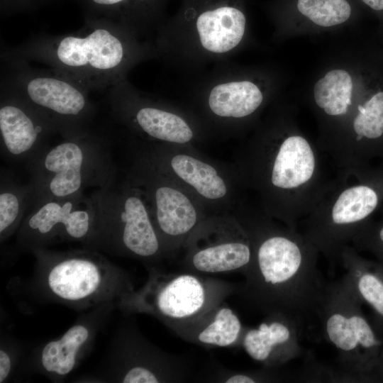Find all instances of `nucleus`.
<instances>
[{"mask_svg": "<svg viewBox=\"0 0 383 383\" xmlns=\"http://www.w3.org/2000/svg\"><path fill=\"white\" fill-rule=\"evenodd\" d=\"M252 246V258L235 292L266 314L284 313L302 321L316 314L327 282L318 266L320 252L296 228L252 216L243 225Z\"/></svg>", "mask_w": 383, "mask_h": 383, "instance_id": "f257e3e1", "label": "nucleus"}, {"mask_svg": "<svg viewBox=\"0 0 383 383\" xmlns=\"http://www.w3.org/2000/svg\"><path fill=\"white\" fill-rule=\"evenodd\" d=\"M321 153L318 146L282 118L256 136L247 152L245 174L260 194L267 214L298 229L331 180Z\"/></svg>", "mask_w": 383, "mask_h": 383, "instance_id": "f03ea898", "label": "nucleus"}, {"mask_svg": "<svg viewBox=\"0 0 383 383\" xmlns=\"http://www.w3.org/2000/svg\"><path fill=\"white\" fill-rule=\"evenodd\" d=\"M135 35L133 30L94 25L38 38L21 48L16 60L43 63L87 91L104 89L124 81L128 71L150 53Z\"/></svg>", "mask_w": 383, "mask_h": 383, "instance_id": "7ed1b4c3", "label": "nucleus"}, {"mask_svg": "<svg viewBox=\"0 0 383 383\" xmlns=\"http://www.w3.org/2000/svg\"><path fill=\"white\" fill-rule=\"evenodd\" d=\"M337 171L314 209L299 223L331 270L340 264L343 248L383 204V165Z\"/></svg>", "mask_w": 383, "mask_h": 383, "instance_id": "20e7f679", "label": "nucleus"}, {"mask_svg": "<svg viewBox=\"0 0 383 383\" xmlns=\"http://www.w3.org/2000/svg\"><path fill=\"white\" fill-rule=\"evenodd\" d=\"M35 257L33 285L45 299L74 309L116 304L134 289L127 272L99 251L87 248L32 251Z\"/></svg>", "mask_w": 383, "mask_h": 383, "instance_id": "39448f33", "label": "nucleus"}, {"mask_svg": "<svg viewBox=\"0 0 383 383\" xmlns=\"http://www.w3.org/2000/svg\"><path fill=\"white\" fill-rule=\"evenodd\" d=\"M27 164L28 212L50 199L82 194L86 188H102L116 180L108 145L90 133L64 138Z\"/></svg>", "mask_w": 383, "mask_h": 383, "instance_id": "423d86ee", "label": "nucleus"}, {"mask_svg": "<svg viewBox=\"0 0 383 383\" xmlns=\"http://www.w3.org/2000/svg\"><path fill=\"white\" fill-rule=\"evenodd\" d=\"M362 305L345 274L327 282L316 315L324 338L337 351L341 379L377 382L383 338L363 313Z\"/></svg>", "mask_w": 383, "mask_h": 383, "instance_id": "0eeeda50", "label": "nucleus"}, {"mask_svg": "<svg viewBox=\"0 0 383 383\" xmlns=\"http://www.w3.org/2000/svg\"><path fill=\"white\" fill-rule=\"evenodd\" d=\"M131 186L118 184L115 180L89 196L94 220L85 245L138 259L150 268L162 255V248L146 200L138 188Z\"/></svg>", "mask_w": 383, "mask_h": 383, "instance_id": "6e6552de", "label": "nucleus"}, {"mask_svg": "<svg viewBox=\"0 0 383 383\" xmlns=\"http://www.w3.org/2000/svg\"><path fill=\"white\" fill-rule=\"evenodd\" d=\"M148 270L146 282L117 304L128 313L151 315L175 334L202 318L235 293L237 284L193 272Z\"/></svg>", "mask_w": 383, "mask_h": 383, "instance_id": "1a4fd4ad", "label": "nucleus"}, {"mask_svg": "<svg viewBox=\"0 0 383 383\" xmlns=\"http://www.w3.org/2000/svg\"><path fill=\"white\" fill-rule=\"evenodd\" d=\"M9 83L10 92L38 109L63 138L85 135L94 114L87 90L52 70L37 72L18 67Z\"/></svg>", "mask_w": 383, "mask_h": 383, "instance_id": "9d476101", "label": "nucleus"}, {"mask_svg": "<svg viewBox=\"0 0 383 383\" xmlns=\"http://www.w3.org/2000/svg\"><path fill=\"white\" fill-rule=\"evenodd\" d=\"M94 220L90 198L84 194L50 199L27 213L16 232V244L19 249L31 252L56 242L85 245Z\"/></svg>", "mask_w": 383, "mask_h": 383, "instance_id": "9b49d317", "label": "nucleus"}, {"mask_svg": "<svg viewBox=\"0 0 383 383\" xmlns=\"http://www.w3.org/2000/svg\"><path fill=\"white\" fill-rule=\"evenodd\" d=\"M322 152L337 170L383 165V90L355 104Z\"/></svg>", "mask_w": 383, "mask_h": 383, "instance_id": "f8f14e48", "label": "nucleus"}, {"mask_svg": "<svg viewBox=\"0 0 383 383\" xmlns=\"http://www.w3.org/2000/svg\"><path fill=\"white\" fill-rule=\"evenodd\" d=\"M55 133L58 131L52 122L24 100L10 92L1 98V152L7 160L28 163Z\"/></svg>", "mask_w": 383, "mask_h": 383, "instance_id": "ddd939ff", "label": "nucleus"}, {"mask_svg": "<svg viewBox=\"0 0 383 383\" xmlns=\"http://www.w3.org/2000/svg\"><path fill=\"white\" fill-rule=\"evenodd\" d=\"M112 88L111 108L121 122L156 140L185 144L192 140L193 130L181 116L140 98L124 81Z\"/></svg>", "mask_w": 383, "mask_h": 383, "instance_id": "4468645a", "label": "nucleus"}, {"mask_svg": "<svg viewBox=\"0 0 383 383\" xmlns=\"http://www.w3.org/2000/svg\"><path fill=\"white\" fill-rule=\"evenodd\" d=\"M303 322L284 313L266 314L257 327L245 328L241 345L253 360L265 368L274 369L303 353Z\"/></svg>", "mask_w": 383, "mask_h": 383, "instance_id": "2eb2a0df", "label": "nucleus"}, {"mask_svg": "<svg viewBox=\"0 0 383 383\" xmlns=\"http://www.w3.org/2000/svg\"><path fill=\"white\" fill-rule=\"evenodd\" d=\"M208 238L201 233L191 243L184 261L187 272L196 274L243 273L252 258V246L248 233L240 226L232 234L219 233Z\"/></svg>", "mask_w": 383, "mask_h": 383, "instance_id": "dca6fc26", "label": "nucleus"}, {"mask_svg": "<svg viewBox=\"0 0 383 383\" xmlns=\"http://www.w3.org/2000/svg\"><path fill=\"white\" fill-rule=\"evenodd\" d=\"M148 177L145 197L152 205L149 209L151 220L159 238L162 252L186 240L198 223L196 211L189 199L179 190L157 182Z\"/></svg>", "mask_w": 383, "mask_h": 383, "instance_id": "f3484780", "label": "nucleus"}, {"mask_svg": "<svg viewBox=\"0 0 383 383\" xmlns=\"http://www.w3.org/2000/svg\"><path fill=\"white\" fill-rule=\"evenodd\" d=\"M123 346L121 382H181L188 375L184 357L161 350L136 333L128 334Z\"/></svg>", "mask_w": 383, "mask_h": 383, "instance_id": "a211bd4d", "label": "nucleus"}, {"mask_svg": "<svg viewBox=\"0 0 383 383\" xmlns=\"http://www.w3.org/2000/svg\"><path fill=\"white\" fill-rule=\"evenodd\" d=\"M340 265L362 304L371 309L372 323L383 338V262L367 259L348 245L341 251Z\"/></svg>", "mask_w": 383, "mask_h": 383, "instance_id": "6ab92c4d", "label": "nucleus"}, {"mask_svg": "<svg viewBox=\"0 0 383 383\" xmlns=\"http://www.w3.org/2000/svg\"><path fill=\"white\" fill-rule=\"evenodd\" d=\"M313 97L317 109L323 118L330 121L326 133L318 142V146L322 152L356 104L353 100V83L350 74L342 69L326 72L316 82Z\"/></svg>", "mask_w": 383, "mask_h": 383, "instance_id": "aec40b11", "label": "nucleus"}, {"mask_svg": "<svg viewBox=\"0 0 383 383\" xmlns=\"http://www.w3.org/2000/svg\"><path fill=\"white\" fill-rule=\"evenodd\" d=\"M206 104L216 116L243 119L254 115L262 106L265 95L253 81L228 76L209 84Z\"/></svg>", "mask_w": 383, "mask_h": 383, "instance_id": "412c9836", "label": "nucleus"}, {"mask_svg": "<svg viewBox=\"0 0 383 383\" xmlns=\"http://www.w3.org/2000/svg\"><path fill=\"white\" fill-rule=\"evenodd\" d=\"M245 328L238 315L222 303L177 335L206 348L241 345Z\"/></svg>", "mask_w": 383, "mask_h": 383, "instance_id": "4be33fe9", "label": "nucleus"}, {"mask_svg": "<svg viewBox=\"0 0 383 383\" xmlns=\"http://www.w3.org/2000/svg\"><path fill=\"white\" fill-rule=\"evenodd\" d=\"M90 337L91 331L87 326L74 325L62 337L44 345L40 355L42 367L52 374H68L75 367L78 356Z\"/></svg>", "mask_w": 383, "mask_h": 383, "instance_id": "5701e85b", "label": "nucleus"}, {"mask_svg": "<svg viewBox=\"0 0 383 383\" xmlns=\"http://www.w3.org/2000/svg\"><path fill=\"white\" fill-rule=\"evenodd\" d=\"M172 170L201 196L208 199L223 198L227 193L223 179L211 165L186 154L172 156Z\"/></svg>", "mask_w": 383, "mask_h": 383, "instance_id": "b1692460", "label": "nucleus"}, {"mask_svg": "<svg viewBox=\"0 0 383 383\" xmlns=\"http://www.w3.org/2000/svg\"><path fill=\"white\" fill-rule=\"evenodd\" d=\"M28 184H21L1 173L0 187V239L2 243L17 232L28 212Z\"/></svg>", "mask_w": 383, "mask_h": 383, "instance_id": "393cba45", "label": "nucleus"}, {"mask_svg": "<svg viewBox=\"0 0 383 383\" xmlns=\"http://www.w3.org/2000/svg\"><path fill=\"white\" fill-rule=\"evenodd\" d=\"M293 14L320 27H333L347 22L353 16L350 0H292Z\"/></svg>", "mask_w": 383, "mask_h": 383, "instance_id": "a878e982", "label": "nucleus"}, {"mask_svg": "<svg viewBox=\"0 0 383 383\" xmlns=\"http://www.w3.org/2000/svg\"><path fill=\"white\" fill-rule=\"evenodd\" d=\"M350 245L358 252L371 253L383 262V213L379 219L374 221L372 218L368 221L355 236Z\"/></svg>", "mask_w": 383, "mask_h": 383, "instance_id": "bb28decb", "label": "nucleus"}, {"mask_svg": "<svg viewBox=\"0 0 383 383\" xmlns=\"http://www.w3.org/2000/svg\"><path fill=\"white\" fill-rule=\"evenodd\" d=\"M280 374L273 369L262 370L236 372L221 369L218 370L216 379L225 383H255L276 382L280 379Z\"/></svg>", "mask_w": 383, "mask_h": 383, "instance_id": "cd10ccee", "label": "nucleus"}, {"mask_svg": "<svg viewBox=\"0 0 383 383\" xmlns=\"http://www.w3.org/2000/svg\"><path fill=\"white\" fill-rule=\"evenodd\" d=\"M11 359L9 353L4 349L0 350V383L4 382L11 370Z\"/></svg>", "mask_w": 383, "mask_h": 383, "instance_id": "c85d7f7f", "label": "nucleus"}, {"mask_svg": "<svg viewBox=\"0 0 383 383\" xmlns=\"http://www.w3.org/2000/svg\"><path fill=\"white\" fill-rule=\"evenodd\" d=\"M363 4L377 13L383 15V0H360Z\"/></svg>", "mask_w": 383, "mask_h": 383, "instance_id": "c756f323", "label": "nucleus"}, {"mask_svg": "<svg viewBox=\"0 0 383 383\" xmlns=\"http://www.w3.org/2000/svg\"><path fill=\"white\" fill-rule=\"evenodd\" d=\"M94 3L104 5V6H112L123 2L125 0H92Z\"/></svg>", "mask_w": 383, "mask_h": 383, "instance_id": "7c9ffc66", "label": "nucleus"}, {"mask_svg": "<svg viewBox=\"0 0 383 383\" xmlns=\"http://www.w3.org/2000/svg\"><path fill=\"white\" fill-rule=\"evenodd\" d=\"M377 382H383V352L377 372Z\"/></svg>", "mask_w": 383, "mask_h": 383, "instance_id": "2f4dec72", "label": "nucleus"}]
</instances>
